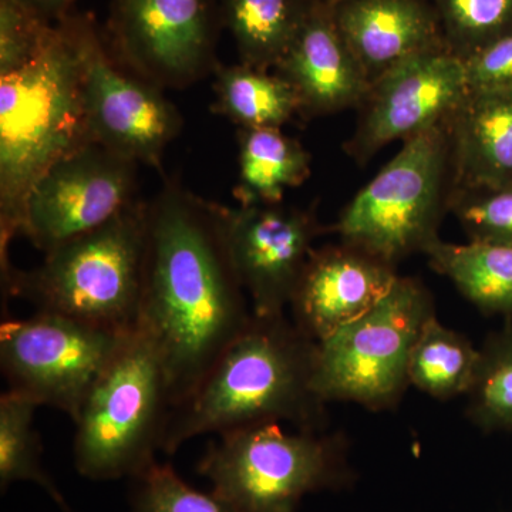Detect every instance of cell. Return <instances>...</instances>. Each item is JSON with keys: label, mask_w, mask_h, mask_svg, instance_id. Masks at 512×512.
<instances>
[{"label": "cell", "mask_w": 512, "mask_h": 512, "mask_svg": "<svg viewBox=\"0 0 512 512\" xmlns=\"http://www.w3.org/2000/svg\"><path fill=\"white\" fill-rule=\"evenodd\" d=\"M84 101L96 143L163 171L165 148L180 134L183 116L163 89L114 57L90 15L84 26Z\"/></svg>", "instance_id": "obj_12"}, {"label": "cell", "mask_w": 512, "mask_h": 512, "mask_svg": "<svg viewBox=\"0 0 512 512\" xmlns=\"http://www.w3.org/2000/svg\"><path fill=\"white\" fill-rule=\"evenodd\" d=\"M453 55L466 60L512 35V0H430Z\"/></svg>", "instance_id": "obj_26"}, {"label": "cell", "mask_w": 512, "mask_h": 512, "mask_svg": "<svg viewBox=\"0 0 512 512\" xmlns=\"http://www.w3.org/2000/svg\"><path fill=\"white\" fill-rule=\"evenodd\" d=\"M198 473L232 512H298L306 495L349 483L348 444L326 431L252 424L217 434Z\"/></svg>", "instance_id": "obj_6"}, {"label": "cell", "mask_w": 512, "mask_h": 512, "mask_svg": "<svg viewBox=\"0 0 512 512\" xmlns=\"http://www.w3.org/2000/svg\"><path fill=\"white\" fill-rule=\"evenodd\" d=\"M171 413L163 360L143 330H130L73 421L77 473L92 481L143 473L157 461Z\"/></svg>", "instance_id": "obj_5"}, {"label": "cell", "mask_w": 512, "mask_h": 512, "mask_svg": "<svg viewBox=\"0 0 512 512\" xmlns=\"http://www.w3.org/2000/svg\"><path fill=\"white\" fill-rule=\"evenodd\" d=\"M238 147L234 195L241 205L281 204L286 191L311 175V154L281 128H239Z\"/></svg>", "instance_id": "obj_19"}, {"label": "cell", "mask_w": 512, "mask_h": 512, "mask_svg": "<svg viewBox=\"0 0 512 512\" xmlns=\"http://www.w3.org/2000/svg\"><path fill=\"white\" fill-rule=\"evenodd\" d=\"M468 92L512 94V35L463 60Z\"/></svg>", "instance_id": "obj_30"}, {"label": "cell", "mask_w": 512, "mask_h": 512, "mask_svg": "<svg viewBox=\"0 0 512 512\" xmlns=\"http://www.w3.org/2000/svg\"><path fill=\"white\" fill-rule=\"evenodd\" d=\"M232 264L247 292L252 313L285 315L313 242L326 231L313 208L281 204H217Z\"/></svg>", "instance_id": "obj_14"}, {"label": "cell", "mask_w": 512, "mask_h": 512, "mask_svg": "<svg viewBox=\"0 0 512 512\" xmlns=\"http://www.w3.org/2000/svg\"><path fill=\"white\" fill-rule=\"evenodd\" d=\"M447 130L453 190L512 185V94L468 92Z\"/></svg>", "instance_id": "obj_18"}, {"label": "cell", "mask_w": 512, "mask_h": 512, "mask_svg": "<svg viewBox=\"0 0 512 512\" xmlns=\"http://www.w3.org/2000/svg\"><path fill=\"white\" fill-rule=\"evenodd\" d=\"M480 349L463 333L433 316L421 330L409 362L410 386L436 400L467 396L476 377Z\"/></svg>", "instance_id": "obj_23"}, {"label": "cell", "mask_w": 512, "mask_h": 512, "mask_svg": "<svg viewBox=\"0 0 512 512\" xmlns=\"http://www.w3.org/2000/svg\"><path fill=\"white\" fill-rule=\"evenodd\" d=\"M439 275L487 316L512 319V247L490 242H434L426 254Z\"/></svg>", "instance_id": "obj_20"}, {"label": "cell", "mask_w": 512, "mask_h": 512, "mask_svg": "<svg viewBox=\"0 0 512 512\" xmlns=\"http://www.w3.org/2000/svg\"><path fill=\"white\" fill-rule=\"evenodd\" d=\"M316 343L286 315H252L197 392L171 413L161 451L171 456L197 437L271 421L325 431L328 403L313 383Z\"/></svg>", "instance_id": "obj_2"}, {"label": "cell", "mask_w": 512, "mask_h": 512, "mask_svg": "<svg viewBox=\"0 0 512 512\" xmlns=\"http://www.w3.org/2000/svg\"><path fill=\"white\" fill-rule=\"evenodd\" d=\"M467 94L466 66L446 47L404 60L370 86L346 153L366 164L394 141L446 124Z\"/></svg>", "instance_id": "obj_13"}, {"label": "cell", "mask_w": 512, "mask_h": 512, "mask_svg": "<svg viewBox=\"0 0 512 512\" xmlns=\"http://www.w3.org/2000/svg\"><path fill=\"white\" fill-rule=\"evenodd\" d=\"M453 191L447 123L403 141L399 153L346 205L340 242L399 264L439 241Z\"/></svg>", "instance_id": "obj_7"}, {"label": "cell", "mask_w": 512, "mask_h": 512, "mask_svg": "<svg viewBox=\"0 0 512 512\" xmlns=\"http://www.w3.org/2000/svg\"><path fill=\"white\" fill-rule=\"evenodd\" d=\"M37 404L15 392L0 397V488L13 483H33L42 487L64 512H70L63 494L42 464V444L33 420Z\"/></svg>", "instance_id": "obj_24"}, {"label": "cell", "mask_w": 512, "mask_h": 512, "mask_svg": "<svg viewBox=\"0 0 512 512\" xmlns=\"http://www.w3.org/2000/svg\"><path fill=\"white\" fill-rule=\"evenodd\" d=\"M288 82L308 119L359 109L370 84L340 35L329 2L313 0L298 35L272 70Z\"/></svg>", "instance_id": "obj_16"}, {"label": "cell", "mask_w": 512, "mask_h": 512, "mask_svg": "<svg viewBox=\"0 0 512 512\" xmlns=\"http://www.w3.org/2000/svg\"><path fill=\"white\" fill-rule=\"evenodd\" d=\"M467 416L484 433L512 431V319H505L480 348Z\"/></svg>", "instance_id": "obj_25"}, {"label": "cell", "mask_w": 512, "mask_h": 512, "mask_svg": "<svg viewBox=\"0 0 512 512\" xmlns=\"http://www.w3.org/2000/svg\"><path fill=\"white\" fill-rule=\"evenodd\" d=\"M313 0H221L222 26L237 46L239 63L274 70L298 35Z\"/></svg>", "instance_id": "obj_21"}, {"label": "cell", "mask_w": 512, "mask_h": 512, "mask_svg": "<svg viewBox=\"0 0 512 512\" xmlns=\"http://www.w3.org/2000/svg\"><path fill=\"white\" fill-rule=\"evenodd\" d=\"M130 512H232L212 491L185 483L171 464H151L131 478Z\"/></svg>", "instance_id": "obj_27"}, {"label": "cell", "mask_w": 512, "mask_h": 512, "mask_svg": "<svg viewBox=\"0 0 512 512\" xmlns=\"http://www.w3.org/2000/svg\"><path fill=\"white\" fill-rule=\"evenodd\" d=\"M23 8L32 12L37 18L56 25L70 15V9L76 0H16Z\"/></svg>", "instance_id": "obj_31"}, {"label": "cell", "mask_w": 512, "mask_h": 512, "mask_svg": "<svg viewBox=\"0 0 512 512\" xmlns=\"http://www.w3.org/2000/svg\"><path fill=\"white\" fill-rule=\"evenodd\" d=\"M128 332L97 328L52 312L5 319L0 326V366L8 390L39 407L60 410L74 421Z\"/></svg>", "instance_id": "obj_9"}, {"label": "cell", "mask_w": 512, "mask_h": 512, "mask_svg": "<svg viewBox=\"0 0 512 512\" xmlns=\"http://www.w3.org/2000/svg\"><path fill=\"white\" fill-rule=\"evenodd\" d=\"M137 165L99 143L57 161L26 198L23 237L47 254L106 224L138 200Z\"/></svg>", "instance_id": "obj_11"}, {"label": "cell", "mask_w": 512, "mask_h": 512, "mask_svg": "<svg viewBox=\"0 0 512 512\" xmlns=\"http://www.w3.org/2000/svg\"><path fill=\"white\" fill-rule=\"evenodd\" d=\"M55 26L16 0H0V77L33 62L52 39Z\"/></svg>", "instance_id": "obj_29"}, {"label": "cell", "mask_w": 512, "mask_h": 512, "mask_svg": "<svg viewBox=\"0 0 512 512\" xmlns=\"http://www.w3.org/2000/svg\"><path fill=\"white\" fill-rule=\"evenodd\" d=\"M147 249V201L136 200L106 224L69 239L30 271L13 268L2 279L6 298L36 311L97 328H137Z\"/></svg>", "instance_id": "obj_4"}, {"label": "cell", "mask_w": 512, "mask_h": 512, "mask_svg": "<svg viewBox=\"0 0 512 512\" xmlns=\"http://www.w3.org/2000/svg\"><path fill=\"white\" fill-rule=\"evenodd\" d=\"M322 2H335V0H322Z\"/></svg>", "instance_id": "obj_32"}, {"label": "cell", "mask_w": 512, "mask_h": 512, "mask_svg": "<svg viewBox=\"0 0 512 512\" xmlns=\"http://www.w3.org/2000/svg\"><path fill=\"white\" fill-rule=\"evenodd\" d=\"M70 13L33 62L0 77V269L8 274L10 242L22 235L33 185L62 158L96 143L84 101V26Z\"/></svg>", "instance_id": "obj_3"}, {"label": "cell", "mask_w": 512, "mask_h": 512, "mask_svg": "<svg viewBox=\"0 0 512 512\" xmlns=\"http://www.w3.org/2000/svg\"><path fill=\"white\" fill-rule=\"evenodd\" d=\"M397 276L396 265L345 242L313 249L289 303L292 322L320 342L375 306Z\"/></svg>", "instance_id": "obj_15"}, {"label": "cell", "mask_w": 512, "mask_h": 512, "mask_svg": "<svg viewBox=\"0 0 512 512\" xmlns=\"http://www.w3.org/2000/svg\"><path fill=\"white\" fill-rule=\"evenodd\" d=\"M217 0H110L103 35L130 72L160 89H185L218 67Z\"/></svg>", "instance_id": "obj_10"}, {"label": "cell", "mask_w": 512, "mask_h": 512, "mask_svg": "<svg viewBox=\"0 0 512 512\" xmlns=\"http://www.w3.org/2000/svg\"><path fill=\"white\" fill-rule=\"evenodd\" d=\"M329 3L340 35L362 64L370 84L404 60L446 47L430 0Z\"/></svg>", "instance_id": "obj_17"}, {"label": "cell", "mask_w": 512, "mask_h": 512, "mask_svg": "<svg viewBox=\"0 0 512 512\" xmlns=\"http://www.w3.org/2000/svg\"><path fill=\"white\" fill-rule=\"evenodd\" d=\"M450 212L470 241L512 247V185L497 188H454Z\"/></svg>", "instance_id": "obj_28"}, {"label": "cell", "mask_w": 512, "mask_h": 512, "mask_svg": "<svg viewBox=\"0 0 512 512\" xmlns=\"http://www.w3.org/2000/svg\"><path fill=\"white\" fill-rule=\"evenodd\" d=\"M433 316V295L420 279L397 276L369 311L316 343V392L323 402L393 409L410 386L409 362Z\"/></svg>", "instance_id": "obj_8"}, {"label": "cell", "mask_w": 512, "mask_h": 512, "mask_svg": "<svg viewBox=\"0 0 512 512\" xmlns=\"http://www.w3.org/2000/svg\"><path fill=\"white\" fill-rule=\"evenodd\" d=\"M215 110L239 128H282L299 114V100L288 82L269 70L245 64H218Z\"/></svg>", "instance_id": "obj_22"}, {"label": "cell", "mask_w": 512, "mask_h": 512, "mask_svg": "<svg viewBox=\"0 0 512 512\" xmlns=\"http://www.w3.org/2000/svg\"><path fill=\"white\" fill-rule=\"evenodd\" d=\"M252 315L215 202L168 178L147 202L137 328L163 360L173 412L197 392Z\"/></svg>", "instance_id": "obj_1"}]
</instances>
